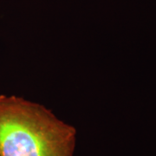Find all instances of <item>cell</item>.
<instances>
[{"instance_id":"6da1fadb","label":"cell","mask_w":156,"mask_h":156,"mask_svg":"<svg viewBox=\"0 0 156 156\" xmlns=\"http://www.w3.org/2000/svg\"><path fill=\"white\" fill-rule=\"evenodd\" d=\"M76 134L44 105L0 95V156H74Z\"/></svg>"}]
</instances>
